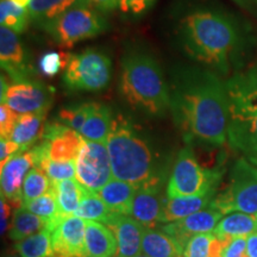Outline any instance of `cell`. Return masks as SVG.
Wrapping results in <instances>:
<instances>
[{
  "label": "cell",
  "mask_w": 257,
  "mask_h": 257,
  "mask_svg": "<svg viewBox=\"0 0 257 257\" xmlns=\"http://www.w3.org/2000/svg\"><path fill=\"white\" fill-rule=\"evenodd\" d=\"M168 37L179 53L226 80L243 70L249 28L207 0H178L168 15Z\"/></svg>",
  "instance_id": "1"
},
{
  "label": "cell",
  "mask_w": 257,
  "mask_h": 257,
  "mask_svg": "<svg viewBox=\"0 0 257 257\" xmlns=\"http://www.w3.org/2000/svg\"><path fill=\"white\" fill-rule=\"evenodd\" d=\"M169 75V112L188 146L217 149L227 141L225 79L197 64H175Z\"/></svg>",
  "instance_id": "2"
},
{
  "label": "cell",
  "mask_w": 257,
  "mask_h": 257,
  "mask_svg": "<svg viewBox=\"0 0 257 257\" xmlns=\"http://www.w3.org/2000/svg\"><path fill=\"white\" fill-rule=\"evenodd\" d=\"M119 92L134 110L160 118L169 112V80L157 56L141 43L125 48L120 59Z\"/></svg>",
  "instance_id": "3"
},
{
  "label": "cell",
  "mask_w": 257,
  "mask_h": 257,
  "mask_svg": "<svg viewBox=\"0 0 257 257\" xmlns=\"http://www.w3.org/2000/svg\"><path fill=\"white\" fill-rule=\"evenodd\" d=\"M106 147L113 179L126 181L137 188L166 182L165 165L160 162L154 143L124 115H114Z\"/></svg>",
  "instance_id": "4"
},
{
  "label": "cell",
  "mask_w": 257,
  "mask_h": 257,
  "mask_svg": "<svg viewBox=\"0 0 257 257\" xmlns=\"http://www.w3.org/2000/svg\"><path fill=\"white\" fill-rule=\"evenodd\" d=\"M229 102L227 142L257 167V66L225 80Z\"/></svg>",
  "instance_id": "5"
},
{
  "label": "cell",
  "mask_w": 257,
  "mask_h": 257,
  "mask_svg": "<svg viewBox=\"0 0 257 257\" xmlns=\"http://www.w3.org/2000/svg\"><path fill=\"white\" fill-rule=\"evenodd\" d=\"M112 60L99 48H86L72 54L62 72L64 88L72 92H99L110 85Z\"/></svg>",
  "instance_id": "6"
},
{
  "label": "cell",
  "mask_w": 257,
  "mask_h": 257,
  "mask_svg": "<svg viewBox=\"0 0 257 257\" xmlns=\"http://www.w3.org/2000/svg\"><path fill=\"white\" fill-rule=\"evenodd\" d=\"M105 15L92 6L79 2L43 28L59 46L72 47L79 42L91 40L108 30Z\"/></svg>",
  "instance_id": "7"
},
{
  "label": "cell",
  "mask_w": 257,
  "mask_h": 257,
  "mask_svg": "<svg viewBox=\"0 0 257 257\" xmlns=\"http://www.w3.org/2000/svg\"><path fill=\"white\" fill-rule=\"evenodd\" d=\"M223 170L202 167L191 146H186L176 155L166 192L168 198L200 195L216 192Z\"/></svg>",
  "instance_id": "8"
},
{
  "label": "cell",
  "mask_w": 257,
  "mask_h": 257,
  "mask_svg": "<svg viewBox=\"0 0 257 257\" xmlns=\"http://www.w3.org/2000/svg\"><path fill=\"white\" fill-rule=\"evenodd\" d=\"M211 208L230 214L233 212L257 213V167L240 157L230 170L229 184L211 201Z\"/></svg>",
  "instance_id": "9"
},
{
  "label": "cell",
  "mask_w": 257,
  "mask_h": 257,
  "mask_svg": "<svg viewBox=\"0 0 257 257\" xmlns=\"http://www.w3.org/2000/svg\"><path fill=\"white\" fill-rule=\"evenodd\" d=\"M53 87L38 79H28L23 81H9V78L2 75V92L0 99L16 113L27 114L49 111L54 100Z\"/></svg>",
  "instance_id": "10"
},
{
  "label": "cell",
  "mask_w": 257,
  "mask_h": 257,
  "mask_svg": "<svg viewBox=\"0 0 257 257\" xmlns=\"http://www.w3.org/2000/svg\"><path fill=\"white\" fill-rule=\"evenodd\" d=\"M111 160L106 143L83 138L76 159V180L88 191L98 193L112 180Z\"/></svg>",
  "instance_id": "11"
},
{
  "label": "cell",
  "mask_w": 257,
  "mask_h": 257,
  "mask_svg": "<svg viewBox=\"0 0 257 257\" xmlns=\"http://www.w3.org/2000/svg\"><path fill=\"white\" fill-rule=\"evenodd\" d=\"M0 63L10 81H23L37 76V70L18 34L5 27L0 28Z\"/></svg>",
  "instance_id": "12"
},
{
  "label": "cell",
  "mask_w": 257,
  "mask_h": 257,
  "mask_svg": "<svg viewBox=\"0 0 257 257\" xmlns=\"http://www.w3.org/2000/svg\"><path fill=\"white\" fill-rule=\"evenodd\" d=\"M36 166V156L34 149L22 150L10 159L2 167L0 186L2 198H5L17 208L23 206L22 188L28 173Z\"/></svg>",
  "instance_id": "13"
},
{
  "label": "cell",
  "mask_w": 257,
  "mask_h": 257,
  "mask_svg": "<svg viewBox=\"0 0 257 257\" xmlns=\"http://www.w3.org/2000/svg\"><path fill=\"white\" fill-rule=\"evenodd\" d=\"M223 217L224 214L221 212L208 207L207 210L199 211L180 220L163 225L161 230L174 240L182 255L186 244L193 236L199 233L213 232L217 224L223 219Z\"/></svg>",
  "instance_id": "14"
},
{
  "label": "cell",
  "mask_w": 257,
  "mask_h": 257,
  "mask_svg": "<svg viewBox=\"0 0 257 257\" xmlns=\"http://www.w3.org/2000/svg\"><path fill=\"white\" fill-rule=\"evenodd\" d=\"M42 143L47 155L53 161H76L81 150L83 137L60 121L48 123L44 130Z\"/></svg>",
  "instance_id": "15"
},
{
  "label": "cell",
  "mask_w": 257,
  "mask_h": 257,
  "mask_svg": "<svg viewBox=\"0 0 257 257\" xmlns=\"http://www.w3.org/2000/svg\"><path fill=\"white\" fill-rule=\"evenodd\" d=\"M50 232L56 256L85 257V219L76 216L64 217Z\"/></svg>",
  "instance_id": "16"
},
{
  "label": "cell",
  "mask_w": 257,
  "mask_h": 257,
  "mask_svg": "<svg viewBox=\"0 0 257 257\" xmlns=\"http://www.w3.org/2000/svg\"><path fill=\"white\" fill-rule=\"evenodd\" d=\"M117 238L115 257H135L142 251V239L146 226L135 218L112 213L106 224Z\"/></svg>",
  "instance_id": "17"
},
{
  "label": "cell",
  "mask_w": 257,
  "mask_h": 257,
  "mask_svg": "<svg viewBox=\"0 0 257 257\" xmlns=\"http://www.w3.org/2000/svg\"><path fill=\"white\" fill-rule=\"evenodd\" d=\"M163 185L165 182L144 185L137 189L135 195L131 216L146 227H155L161 223V213L167 199Z\"/></svg>",
  "instance_id": "18"
},
{
  "label": "cell",
  "mask_w": 257,
  "mask_h": 257,
  "mask_svg": "<svg viewBox=\"0 0 257 257\" xmlns=\"http://www.w3.org/2000/svg\"><path fill=\"white\" fill-rule=\"evenodd\" d=\"M117 238L107 225L86 220L85 257H115Z\"/></svg>",
  "instance_id": "19"
},
{
  "label": "cell",
  "mask_w": 257,
  "mask_h": 257,
  "mask_svg": "<svg viewBox=\"0 0 257 257\" xmlns=\"http://www.w3.org/2000/svg\"><path fill=\"white\" fill-rule=\"evenodd\" d=\"M214 197L216 192L166 199L161 213V223H172L202 211L205 207L210 206Z\"/></svg>",
  "instance_id": "20"
},
{
  "label": "cell",
  "mask_w": 257,
  "mask_h": 257,
  "mask_svg": "<svg viewBox=\"0 0 257 257\" xmlns=\"http://www.w3.org/2000/svg\"><path fill=\"white\" fill-rule=\"evenodd\" d=\"M137 187L126 181L112 179L108 181L98 194L100 195L106 206L113 213L131 216L135 195L137 193Z\"/></svg>",
  "instance_id": "21"
},
{
  "label": "cell",
  "mask_w": 257,
  "mask_h": 257,
  "mask_svg": "<svg viewBox=\"0 0 257 257\" xmlns=\"http://www.w3.org/2000/svg\"><path fill=\"white\" fill-rule=\"evenodd\" d=\"M47 113L48 111L19 115L9 140L17 143L23 150H28L31 144L43 138Z\"/></svg>",
  "instance_id": "22"
},
{
  "label": "cell",
  "mask_w": 257,
  "mask_h": 257,
  "mask_svg": "<svg viewBox=\"0 0 257 257\" xmlns=\"http://www.w3.org/2000/svg\"><path fill=\"white\" fill-rule=\"evenodd\" d=\"M114 115L107 105L101 102H93L87 120L83 124L80 135L88 141L106 143L111 133Z\"/></svg>",
  "instance_id": "23"
},
{
  "label": "cell",
  "mask_w": 257,
  "mask_h": 257,
  "mask_svg": "<svg viewBox=\"0 0 257 257\" xmlns=\"http://www.w3.org/2000/svg\"><path fill=\"white\" fill-rule=\"evenodd\" d=\"M253 232H257L256 216L242 212H233L224 217L213 230L214 236L223 240L237 237H248Z\"/></svg>",
  "instance_id": "24"
},
{
  "label": "cell",
  "mask_w": 257,
  "mask_h": 257,
  "mask_svg": "<svg viewBox=\"0 0 257 257\" xmlns=\"http://www.w3.org/2000/svg\"><path fill=\"white\" fill-rule=\"evenodd\" d=\"M78 3L79 0H30L28 5L29 17L32 23L43 29Z\"/></svg>",
  "instance_id": "25"
},
{
  "label": "cell",
  "mask_w": 257,
  "mask_h": 257,
  "mask_svg": "<svg viewBox=\"0 0 257 257\" xmlns=\"http://www.w3.org/2000/svg\"><path fill=\"white\" fill-rule=\"evenodd\" d=\"M53 189L55 192L60 213L63 217L75 213L85 193V187L78 180L68 179L60 182H53Z\"/></svg>",
  "instance_id": "26"
},
{
  "label": "cell",
  "mask_w": 257,
  "mask_h": 257,
  "mask_svg": "<svg viewBox=\"0 0 257 257\" xmlns=\"http://www.w3.org/2000/svg\"><path fill=\"white\" fill-rule=\"evenodd\" d=\"M142 252L149 257H178L181 252L173 240L162 230L146 227L142 239Z\"/></svg>",
  "instance_id": "27"
},
{
  "label": "cell",
  "mask_w": 257,
  "mask_h": 257,
  "mask_svg": "<svg viewBox=\"0 0 257 257\" xmlns=\"http://www.w3.org/2000/svg\"><path fill=\"white\" fill-rule=\"evenodd\" d=\"M46 229H48V221L46 219L22 206L15 211L9 236L12 240L18 242Z\"/></svg>",
  "instance_id": "28"
},
{
  "label": "cell",
  "mask_w": 257,
  "mask_h": 257,
  "mask_svg": "<svg viewBox=\"0 0 257 257\" xmlns=\"http://www.w3.org/2000/svg\"><path fill=\"white\" fill-rule=\"evenodd\" d=\"M14 248L22 257H50L54 255L51 232L48 229L18 240Z\"/></svg>",
  "instance_id": "29"
},
{
  "label": "cell",
  "mask_w": 257,
  "mask_h": 257,
  "mask_svg": "<svg viewBox=\"0 0 257 257\" xmlns=\"http://www.w3.org/2000/svg\"><path fill=\"white\" fill-rule=\"evenodd\" d=\"M112 213L113 212L106 206V204L102 201L98 193L88 191V189L85 188L83 198L74 216L85 220L100 221L102 224H106V221L110 219Z\"/></svg>",
  "instance_id": "30"
},
{
  "label": "cell",
  "mask_w": 257,
  "mask_h": 257,
  "mask_svg": "<svg viewBox=\"0 0 257 257\" xmlns=\"http://www.w3.org/2000/svg\"><path fill=\"white\" fill-rule=\"evenodd\" d=\"M23 207L32 212V213H35L36 216L46 219L48 221V230L49 231L53 230L54 227H55V225L59 223L62 218H64L62 214L60 213L56 195L53 187H51L49 192L42 195V197L24 202Z\"/></svg>",
  "instance_id": "31"
},
{
  "label": "cell",
  "mask_w": 257,
  "mask_h": 257,
  "mask_svg": "<svg viewBox=\"0 0 257 257\" xmlns=\"http://www.w3.org/2000/svg\"><path fill=\"white\" fill-rule=\"evenodd\" d=\"M29 11L28 8L16 4L12 0H0V23L10 30L22 34L28 27Z\"/></svg>",
  "instance_id": "32"
},
{
  "label": "cell",
  "mask_w": 257,
  "mask_h": 257,
  "mask_svg": "<svg viewBox=\"0 0 257 257\" xmlns=\"http://www.w3.org/2000/svg\"><path fill=\"white\" fill-rule=\"evenodd\" d=\"M51 187H53V181H50L46 173L37 167H34L28 173L23 182V188H22L23 204L42 197L49 192Z\"/></svg>",
  "instance_id": "33"
},
{
  "label": "cell",
  "mask_w": 257,
  "mask_h": 257,
  "mask_svg": "<svg viewBox=\"0 0 257 257\" xmlns=\"http://www.w3.org/2000/svg\"><path fill=\"white\" fill-rule=\"evenodd\" d=\"M93 102L86 101L80 102V104H74L64 106L59 111L57 118H59L60 123H62L67 126H69L73 130L78 131L80 134L83 124L87 120L89 112L92 110Z\"/></svg>",
  "instance_id": "34"
},
{
  "label": "cell",
  "mask_w": 257,
  "mask_h": 257,
  "mask_svg": "<svg viewBox=\"0 0 257 257\" xmlns=\"http://www.w3.org/2000/svg\"><path fill=\"white\" fill-rule=\"evenodd\" d=\"M72 54L62 53V51H49L41 56L38 62V68L43 75L51 78L63 72Z\"/></svg>",
  "instance_id": "35"
},
{
  "label": "cell",
  "mask_w": 257,
  "mask_h": 257,
  "mask_svg": "<svg viewBox=\"0 0 257 257\" xmlns=\"http://www.w3.org/2000/svg\"><path fill=\"white\" fill-rule=\"evenodd\" d=\"M214 239L213 232L199 233L193 236L188 243L186 244L184 257H210L211 244Z\"/></svg>",
  "instance_id": "36"
},
{
  "label": "cell",
  "mask_w": 257,
  "mask_h": 257,
  "mask_svg": "<svg viewBox=\"0 0 257 257\" xmlns=\"http://www.w3.org/2000/svg\"><path fill=\"white\" fill-rule=\"evenodd\" d=\"M156 0H118V9L130 18H140L153 9Z\"/></svg>",
  "instance_id": "37"
},
{
  "label": "cell",
  "mask_w": 257,
  "mask_h": 257,
  "mask_svg": "<svg viewBox=\"0 0 257 257\" xmlns=\"http://www.w3.org/2000/svg\"><path fill=\"white\" fill-rule=\"evenodd\" d=\"M18 117V113H16L12 108L2 102L0 105V136L2 138H10Z\"/></svg>",
  "instance_id": "38"
},
{
  "label": "cell",
  "mask_w": 257,
  "mask_h": 257,
  "mask_svg": "<svg viewBox=\"0 0 257 257\" xmlns=\"http://www.w3.org/2000/svg\"><path fill=\"white\" fill-rule=\"evenodd\" d=\"M22 148L9 138H2L0 141V166H4L12 156L18 152H22Z\"/></svg>",
  "instance_id": "39"
},
{
  "label": "cell",
  "mask_w": 257,
  "mask_h": 257,
  "mask_svg": "<svg viewBox=\"0 0 257 257\" xmlns=\"http://www.w3.org/2000/svg\"><path fill=\"white\" fill-rule=\"evenodd\" d=\"M79 2L92 6L93 9L98 10L104 15L110 14L118 9V0H79Z\"/></svg>",
  "instance_id": "40"
},
{
  "label": "cell",
  "mask_w": 257,
  "mask_h": 257,
  "mask_svg": "<svg viewBox=\"0 0 257 257\" xmlns=\"http://www.w3.org/2000/svg\"><path fill=\"white\" fill-rule=\"evenodd\" d=\"M232 2L252 18L257 19V0H232Z\"/></svg>",
  "instance_id": "41"
},
{
  "label": "cell",
  "mask_w": 257,
  "mask_h": 257,
  "mask_svg": "<svg viewBox=\"0 0 257 257\" xmlns=\"http://www.w3.org/2000/svg\"><path fill=\"white\" fill-rule=\"evenodd\" d=\"M0 206H2V236H4L6 231L9 229V218L11 207H10L9 201L5 198H2L0 201Z\"/></svg>",
  "instance_id": "42"
},
{
  "label": "cell",
  "mask_w": 257,
  "mask_h": 257,
  "mask_svg": "<svg viewBox=\"0 0 257 257\" xmlns=\"http://www.w3.org/2000/svg\"><path fill=\"white\" fill-rule=\"evenodd\" d=\"M246 253L248 257H257V232L246 237Z\"/></svg>",
  "instance_id": "43"
},
{
  "label": "cell",
  "mask_w": 257,
  "mask_h": 257,
  "mask_svg": "<svg viewBox=\"0 0 257 257\" xmlns=\"http://www.w3.org/2000/svg\"><path fill=\"white\" fill-rule=\"evenodd\" d=\"M12 2H15L16 4L23 6V8H28L29 2H30V0H12Z\"/></svg>",
  "instance_id": "44"
},
{
  "label": "cell",
  "mask_w": 257,
  "mask_h": 257,
  "mask_svg": "<svg viewBox=\"0 0 257 257\" xmlns=\"http://www.w3.org/2000/svg\"><path fill=\"white\" fill-rule=\"evenodd\" d=\"M135 257H149V256H147V255H137V256H135Z\"/></svg>",
  "instance_id": "45"
},
{
  "label": "cell",
  "mask_w": 257,
  "mask_h": 257,
  "mask_svg": "<svg viewBox=\"0 0 257 257\" xmlns=\"http://www.w3.org/2000/svg\"><path fill=\"white\" fill-rule=\"evenodd\" d=\"M5 257H18V256H16V255H6Z\"/></svg>",
  "instance_id": "46"
},
{
  "label": "cell",
  "mask_w": 257,
  "mask_h": 257,
  "mask_svg": "<svg viewBox=\"0 0 257 257\" xmlns=\"http://www.w3.org/2000/svg\"><path fill=\"white\" fill-rule=\"evenodd\" d=\"M178 257H184V256H182V255H181V256H178Z\"/></svg>",
  "instance_id": "47"
},
{
  "label": "cell",
  "mask_w": 257,
  "mask_h": 257,
  "mask_svg": "<svg viewBox=\"0 0 257 257\" xmlns=\"http://www.w3.org/2000/svg\"><path fill=\"white\" fill-rule=\"evenodd\" d=\"M255 216H256V218H257V213H256V214H255Z\"/></svg>",
  "instance_id": "48"
}]
</instances>
